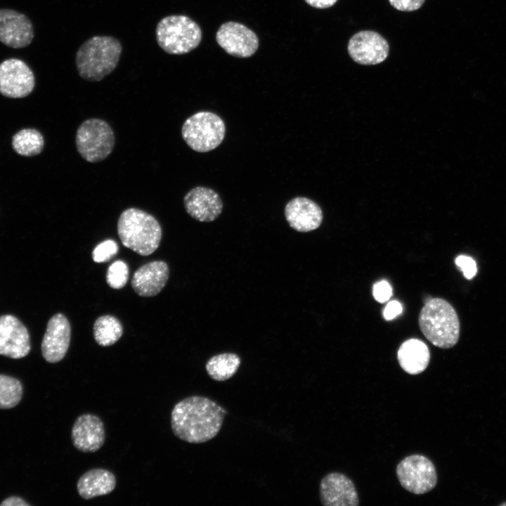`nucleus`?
I'll use <instances>...</instances> for the list:
<instances>
[{
  "label": "nucleus",
  "instance_id": "nucleus-10",
  "mask_svg": "<svg viewBox=\"0 0 506 506\" xmlns=\"http://www.w3.org/2000/svg\"><path fill=\"white\" fill-rule=\"evenodd\" d=\"M216 40L226 53L238 58L253 56L259 47L256 34L237 22L222 24L216 34Z\"/></svg>",
  "mask_w": 506,
  "mask_h": 506
},
{
  "label": "nucleus",
  "instance_id": "nucleus-11",
  "mask_svg": "<svg viewBox=\"0 0 506 506\" xmlns=\"http://www.w3.org/2000/svg\"><path fill=\"white\" fill-rule=\"evenodd\" d=\"M347 49L354 62L363 65H373L385 60L389 47L387 40L379 33L363 30L351 37Z\"/></svg>",
  "mask_w": 506,
  "mask_h": 506
},
{
  "label": "nucleus",
  "instance_id": "nucleus-33",
  "mask_svg": "<svg viewBox=\"0 0 506 506\" xmlns=\"http://www.w3.org/2000/svg\"><path fill=\"white\" fill-rule=\"evenodd\" d=\"M1 506H29L30 505L19 497H10L4 500Z\"/></svg>",
  "mask_w": 506,
  "mask_h": 506
},
{
  "label": "nucleus",
  "instance_id": "nucleus-13",
  "mask_svg": "<svg viewBox=\"0 0 506 506\" xmlns=\"http://www.w3.org/2000/svg\"><path fill=\"white\" fill-rule=\"evenodd\" d=\"M34 28L25 14L8 8L0 9V41L13 48H22L31 44Z\"/></svg>",
  "mask_w": 506,
  "mask_h": 506
},
{
  "label": "nucleus",
  "instance_id": "nucleus-17",
  "mask_svg": "<svg viewBox=\"0 0 506 506\" xmlns=\"http://www.w3.org/2000/svg\"><path fill=\"white\" fill-rule=\"evenodd\" d=\"M73 446L83 453L98 450L105 439L104 424L96 415L84 414L79 416L72 428Z\"/></svg>",
  "mask_w": 506,
  "mask_h": 506
},
{
  "label": "nucleus",
  "instance_id": "nucleus-22",
  "mask_svg": "<svg viewBox=\"0 0 506 506\" xmlns=\"http://www.w3.org/2000/svg\"><path fill=\"white\" fill-rule=\"evenodd\" d=\"M240 358L233 353H223L211 357L205 368L208 375L219 382L232 377L240 365Z\"/></svg>",
  "mask_w": 506,
  "mask_h": 506
},
{
  "label": "nucleus",
  "instance_id": "nucleus-12",
  "mask_svg": "<svg viewBox=\"0 0 506 506\" xmlns=\"http://www.w3.org/2000/svg\"><path fill=\"white\" fill-rule=\"evenodd\" d=\"M30 335L26 327L14 316H0V354L14 358L26 356L30 351Z\"/></svg>",
  "mask_w": 506,
  "mask_h": 506
},
{
  "label": "nucleus",
  "instance_id": "nucleus-24",
  "mask_svg": "<svg viewBox=\"0 0 506 506\" xmlns=\"http://www.w3.org/2000/svg\"><path fill=\"white\" fill-rule=\"evenodd\" d=\"M44 140L42 134L35 129H23L16 133L12 138L13 150L25 157L35 156L44 148Z\"/></svg>",
  "mask_w": 506,
  "mask_h": 506
},
{
  "label": "nucleus",
  "instance_id": "nucleus-3",
  "mask_svg": "<svg viewBox=\"0 0 506 506\" xmlns=\"http://www.w3.org/2000/svg\"><path fill=\"white\" fill-rule=\"evenodd\" d=\"M418 321L420 330L434 346L449 349L458 343L460 331L459 318L446 300L430 299L422 308Z\"/></svg>",
  "mask_w": 506,
  "mask_h": 506
},
{
  "label": "nucleus",
  "instance_id": "nucleus-34",
  "mask_svg": "<svg viewBox=\"0 0 506 506\" xmlns=\"http://www.w3.org/2000/svg\"><path fill=\"white\" fill-rule=\"evenodd\" d=\"M503 505H506V503H504Z\"/></svg>",
  "mask_w": 506,
  "mask_h": 506
},
{
  "label": "nucleus",
  "instance_id": "nucleus-8",
  "mask_svg": "<svg viewBox=\"0 0 506 506\" xmlns=\"http://www.w3.org/2000/svg\"><path fill=\"white\" fill-rule=\"evenodd\" d=\"M401 485L408 491L424 494L436 485V470L432 462L422 455H412L402 460L396 467Z\"/></svg>",
  "mask_w": 506,
  "mask_h": 506
},
{
  "label": "nucleus",
  "instance_id": "nucleus-19",
  "mask_svg": "<svg viewBox=\"0 0 506 506\" xmlns=\"http://www.w3.org/2000/svg\"><path fill=\"white\" fill-rule=\"evenodd\" d=\"M169 267L163 261H154L138 268L133 275L131 286L141 297H153L159 294L169 278Z\"/></svg>",
  "mask_w": 506,
  "mask_h": 506
},
{
  "label": "nucleus",
  "instance_id": "nucleus-5",
  "mask_svg": "<svg viewBox=\"0 0 506 506\" xmlns=\"http://www.w3.org/2000/svg\"><path fill=\"white\" fill-rule=\"evenodd\" d=\"M156 40L159 46L172 55L188 53L197 48L202 40L200 26L183 15L163 18L157 25Z\"/></svg>",
  "mask_w": 506,
  "mask_h": 506
},
{
  "label": "nucleus",
  "instance_id": "nucleus-23",
  "mask_svg": "<svg viewBox=\"0 0 506 506\" xmlns=\"http://www.w3.org/2000/svg\"><path fill=\"white\" fill-rule=\"evenodd\" d=\"M123 334V327L115 317L105 315L99 317L93 325V337L96 342L102 346H108L116 343Z\"/></svg>",
  "mask_w": 506,
  "mask_h": 506
},
{
  "label": "nucleus",
  "instance_id": "nucleus-15",
  "mask_svg": "<svg viewBox=\"0 0 506 506\" xmlns=\"http://www.w3.org/2000/svg\"><path fill=\"white\" fill-rule=\"evenodd\" d=\"M320 499L325 506H357L358 493L353 483L344 474L332 472L320 484Z\"/></svg>",
  "mask_w": 506,
  "mask_h": 506
},
{
  "label": "nucleus",
  "instance_id": "nucleus-7",
  "mask_svg": "<svg viewBox=\"0 0 506 506\" xmlns=\"http://www.w3.org/2000/svg\"><path fill=\"white\" fill-rule=\"evenodd\" d=\"M75 143L82 158L89 162H98L112 151L114 132L105 121L98 118L88 119L78 127Z\"/></svg>",
  "mask_w": 506,
  "mask_h": 506
},
{
  "label": "nucleus",
  "instance_id": "nucleus-25",
  "mask_svg": "<svg viewBox=\"0 0 506 506\" xmlns=\"http://www.w3.org/2000/svg\"><path fill=\"white\" fill-rule=\"evenodd\" d=\"M22 395V387L19 380L0 375V409L15 407L20 401Z\"/></svg>",
  "mask_w": 506,
  "mask_h": 506
},
{
  "label": "nucleus",
  "instance_id": "nucleus-26",
  "mask_svg": "<svg viewBox=\"0 0 506 506\" xmlns=\"http://www.w3.org/2000/svg\"><path fill=\"white\" fill-rule=\"evenodd\" d=\"M129 279V267L121 260L114 261L108 268L106 281L113 289H121Z\"/></svg>",
  "mask_w": 506,
  "mask_h": 506
},
{
  "label": "nucleus",
  "instance_id": "nucleus-16",
  "mask_svg": "<svg viewBox=\"0 0 506 506\" xmlns=\"http://www.w3.org/2000/svg\"><path fill=\"white\" fill-rule=\"evenodd\" d=\"M183 204L188 214L201 222L214 221L223 209L219 195L203 186H197L188 191L184 196Z\"/></svg>",
  "mask_w": 506,
  "mask_h": 506
},
{
  "label": "nucleus",
  "instance_id": "nucleus-31",
  "mask_svg": "<svg viewBox=\"0 0 506 506\" xmlns=\"http://www.w3.org/2000/svg\"><path fill=\"white\" fill-rule=\"evenodd\" d=\"M401 304L397 301H391L389 302L385 307L383 312V316L386 320H390L394 318L398 315L401 314Z\"/></svg>",
  "mask_w": 506,
  "mask_h": 506
},
{
  "label": "nucleus",
  "instance_id": "nucleus-20",
  "mask_svg": "<svg viewBox=\"0 0 506 506\" xmlns=\"http://www.w3.org/2000/svg\"><path fill=\"white\" fill-rule=\"evenodd\" d=\"M116 486V478L110 471L92 469L85 472L78 480L77 489L85 500L110 493Z\"/></svg>",
  "mask_w": 506,
  "mask_h": 506
},
{
  "label": "nucleus",
  "instance_id": "nucleus-30",
  "mask_svg": "<svg viewBox=\"0 0 506 506\" xmlns=\"http://www.w3.org/2000/svg\"><path fill=\"white\" fill-rule=\"evenodd\" d=\"M425 0H389L390 4L401 11H413L422 7Z\"/></svg>",
  "mask_w": 506,
  "mask_h": 506
},
{
  "label": "nucleus",
  "instance_id": "nucleus-18",
  "mask_svg": "<svg viewBox=\"0 0 506 506\" xmlns=\"http://www.w3.org/2000/svg\"><path fill=\"white\" fill-rule=\"evenodd\" d=\"M285 216L292 228L303 233L317 229L323 221L320 206L304 197H297L289 201L285 208Z\"/></svg>",
  "mask_w": 506,
  "mask_h": 506
},
{
  "label": "nucleus",
  "instance_id": "nucleus-9",
  "mask_svg": "<svg viewBox=\"0 0 506 506\" xmlns=\"http://www.w3.org/2000/svg\"><path fill=\"white\" fill-rule=\"evenodd\" d=\"M35 86L34 75L22 60L8 58L0 63V93L8 98H24Z\"/></svg>",
  "mask_w": 506,
  "mask_h": 506
},
{
  "label": "nucleus",
  "instance_id": "nucleus-4",
  "mask_svg": "<svg viewBox=\"0 0 506 506\" xmlns=\"http://www.w3.org/2000/svg\"><path fill=\"white\" fill-rule=\"evenodd\" d=\"M117 233L126 247L141 256L153 253L162 238V228L157 219L134 207L126 209L119 216Z\"/></svg>",
  "mask_w": 506,
  "mask_h": 506
},
{
  "label": "nucleus",
  "instance_id": "nucleus-2",
  "mask_svg": "<svg viewBox=\"0 0 506 506\" xmlns=\"http://www.w3.org/2000/svg\"><path fill=\"white\" fill-rule=\"evenodd\" d=\"M122 46L112 36H93L79 48L75 64L79 75L89 82H99L118 65Z\"/></svg>",
  "mask_w": 506,
  "mask_h": 506
},
{
  "label": "nucleus",
  "instance_id": "nucleus-6",
  "mask_svg": "<svg viewBox=\"0 0 506 506\" xmlns=\"http://www.w3.org/2000/svg\"><path fill=\"white\" fill-rule=\"evenodd\" d=\"M226 126L216 114L200 111L189 117L183 123L181 134L193 150L205 153L214 150L223 141Z\"/></svg>",
  "mask_w": 506,
  "mask_h": 506
},
{
  "label": "nucleus",
  "instance_id": "nucleus-14",
  "mask_svg": "<svg viewBox=\"0 0 506 506\" xmlns=\"http://www.w3.org/2000/svg\"><path fill=\"white\" fill-rule=\"evenodd\" d=\"M71 327L67 318L62 313L52 316L48 322L41 342V353L48 363L60 361L65 356L70 345Z\"/></svg>",
  "mask_w": 506,
  "mask_h": 506
},
{
  "label": "nucleus",
  "instance_id": "nucleus-32",
  "mask_svg": "<svg viewBox=\"0 0 506 506\" xmlns=\"http://www.w3.org/2000/svg\"><path fill=\"white\" fill-rule=\"evenodd\" d=\"M311 6L316 8H327L336 4L337 0H305Z\"/></svg>",
  "mask_w": 506,
  "mask_h": 506
},
{
  "label": "nucleus",
  "instance_id": "nucleus-28",
  "mask_svg": "<svg viewBox=\"0 0 506 506\" xmlns=\"http://www.w3.org/2000/svg\"><path fill=\"white\" fill-rule=\"evenodd\" d=\"M455 264L463 272L464 276L472 279L477 273V267L475 261L470 257L460 255L455 260Z\"/></svg>",
  "mask_w": 506,
  "mask_h": 506
},
{
  "label": "nucleus",
  "instance_id": "nucleus-21",
  "mask_svg": "<svg viewBox=\"0 0 506 506\" xmlns=\"http://www.w3.org/2000/svg\"><path fill=\"white\" fill-rule=\"evenodd\" d=\"M397 358L401 368L408 374L417 375L428 366L430 353L428 346L421 340L409 339L400 346Z\"/></svg>",
  "mask_w": 506,
  "mask_h": 506
},
{
  "label": "nucleus",
  "instance_id": "nucleus-1",
  "mask_svg": "<svg viewBox=\"0 0 506 506\" xmlns=\"http://www.w3.org/2000/svg\"><path fill=\"white\" fill-rule=\"evenodd\" d=\"M226 411L209 398L193 396L178 402L171 413L174 434L190 443L207 442L219 432Z\"/></svg>",
  "mask_w": 506,
  "mask_h": 506
},
{
  "label": "nucleus",
  "instance_id": "nucleus-27",
  "mask_svg": "<svg viewBox=\"0 0 506 506\" xmlns=\"http://www.w3.org/2000/svg\"><path fill=\"white\" fill-rule=\"evenodd\" d=\"M118 249V245L115 240H104L94 248L92 252L93 260L96 263L108 261L117 253Z\"/></svg>",
  "mask_w": 506,
  "mask_h": 506
},
{
  "label": "nucleus",
  "instance_id": "nucleus-29",
  "mask_svg": "<svg viewBox=\"0 0 506 506\" xmlns=\"http://www.w3.org/2000/svg\"><path fill=\"white\" fill-rule=\"evenodd\" d=\"M372 294L376 301L379 303H384L392 295L391 287L388 282L381 280L374 285Z\"/></svg>",
  "mask_w": 506,
  "mask_h": 506
}]
</instances>
